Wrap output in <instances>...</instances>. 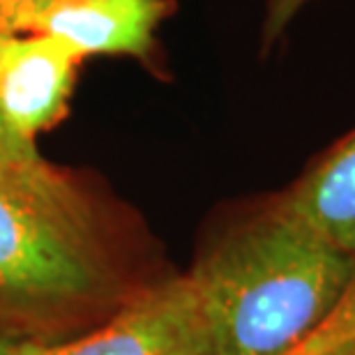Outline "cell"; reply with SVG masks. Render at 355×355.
I'll list each match as a JSON object with an SVG mask.
<instances>
[{
    "instance_id": "7a4b0ae2",
    "label": "cell",
    "mask_w": 355,
    "mask_h": 355,
    "mask_svg": "<svg viewBox=\"0 0 355 355\" xmlns=\"http://www.w3.org/2000/svg\"><path fill=\"white\" fill-rule=\"evenodd\" d=\"M118 291L86 198L62 175L0 171V307L37 321Z\"/></svg>"
},
{
    "instance_id": "8992f818",
    "label": "cell",
    "mask_w": 355,
    "mask_h": 355,
    "mask_svg": "<svg viewBox=\"0 0 355 355\" xmlns=\"http://www.w3.org/2000/svg\"><path fill=\"white\" fill-rule=\"evenodd\" d=\"M277 191L293 215L355 257V127L314 155Z\"/></svg>"
},
{
    "instance_id": "5b68a950",
    "label": "cell",
    "mask_w": 355,
    "mask_h": 355,
    "mask_svg": "<svg viewBox=\"0 0 355 355\" xmlns=\"http://www.w3.org/2000/svg\"><path fill=\"white\" fill-rule=\"evenodd\" d=\"M173 12V0H51L19 31L49 35L86 55H130L150 62L157 28Z\"/></svg>"
},
{
    "instance_id": "8fae6325",
    "label": "cell",
    "mask_w": 355,
    "mask_h": 355,
    "mask_svg": "<svg viewBox=\"0 0 355 355\" xmlns=\"http://www.w3.org/2000/svg\"><path fill=\"white\" fill-rule=\"evenodd\" d=\"M14 346H17V342L0 337V355H14Z\"/></svg>"
},
{
    "instance_id": "277c9868",
    "label": "cell",
    "mask_w": 355,
    "mask_h": 355,
    "mask_svg": "<svg viewBox=\"0 0 355 355\" xmlns=\"http://www.w3.org/2000/svg\"><path fill=\"white\" fill-rule=\"evenodd\" d=\"M79 55L65 42L33 33L0 40V116L19 139L35 144L65 113Z\"/></svg>"
},
{
    "instance_id": "52a82bcc",
    "label": "cell",
    "mask_w": 355,
    "mask_h": 355,
    "mask_svg": "<svg viewBox=\"0 0 355 355\" xmlns=\"http://www.w3.org/2000/svg\"><path fill=\"white\" fill-rule=\"evenodd\" d=\"M355 339V279L337 309L309 335L279 355H332Z\"/></svg>"
},
{
    "instance_id": "ba28073f",
    "label": "cell",
    "mask_w": 355,
    "mask_h": 355,
    "mask_svg": "<svg viewBox=\"0 0 355 355\" xmlns=\"http://www.w3.org/2000/svg\"><path fill=\"white\" fill-rule=\"evenodd\" d=\"M3 35L5 31H0V40H3ZM0 171L24 175V178H37V180L60 175L55 168H51L42 159L37 146L31 144V141L19 139L5 125L3 116H0Z\"/></svg>"
},
{
    "instance_id": "6da1fadb",
    "label": "cell",
    "mask_w": 355,
    "mask_h": 355,
    "mask_svg": "<svg viewBox=\"0 0 355 355\" xmlns=\"http://www.w3.org/2000/svg\"><path fill=\"white\" fill-rule=\"evenodd\" d=\"M189 277L222 355H279L344 300L355 257L293 215L275 189L231 212Z\"/></svg>"
},
{
    "instance_id": "9c48e42d",
    "label": "cell",
    "mask_w": 355,
    "mask_h": 355,
    "mask_svg": "<svg viewBox=\"0 0 355 355\" xmlns=\"http://www.w3.org/2000/svg\"><path fill=\"white\" fill-rule=\"evenodd\" d=\"M309 3H314V0H263L259 31L261 51L270 53L275 46H279L284 35L288 33L293 21L307 10Z\"/></svg>"
},
{
    "instance_id": "7c38bea8",
    "label": "cell",
    "mask_w": 355,
    "mask_h": 355,
    "mask_svg": "<svg viewBox=\"0 0 355 355\" xmlns=\"http://www.w3.org/2000/svg\"><path fill=\"white\" fill-rule=\"evenodd\" d=\"M332 355H355V339H353L351 344L342 346V349H339V351H335V353H332Z\"/></svg>"
},
{
    "instance_id": "30bf717a",
    "label": "cell",
    "mask_w": 355,
    "mask_h": 355,
    "mask_svg": "<svg viewBox=\"0 0 355 355\" xmlns=\"http://www.w3.org/2000/svg\"><path fill=\"white\" fill-rule=\"evenodd\" d=\"M51 0H0V31L17 33L21 24Z\"/></svg>"
},
{
    "instance_id": "3957f363",
    "label": "cell",
    "mask_w": 355,
    "mask_h": 355,
    "mask_svg": "<svg viewBox=\"0 0 355 355\" xmlns=\"http://www.w3.org/2000/svg\"><path fill=\"white\" fill-rule=\"evenodd\" d=\"M14 355H222L189 272L150 284L90 335L65 344L17 342Z\"/></svg>"
}]
</instances>
